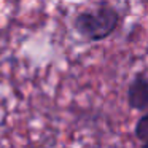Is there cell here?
Returning <instances> with one entry per match:
<instances>
[{
  "label": "cell",
  "mask_w": 148,
  "mask_h": 148,
  "mask_svg": "<svg viewBox=\"0 0 148 148\" xmlns=\"http://www.w3.org/2000/svg\"><path fill=\"white\" fill-rule=\"evenodd\" d=\"M119 24V13L112 5L99 3L94 10L81 11L73 21V27L89 42H100L110 37Z\"/></svg>",
  "instance_id": "cell-1"
},
{
  "label": "cell",
  "mask_w": 148,
  "mask_h": 148,
  "mask_svg": "<svg viewBox=\"0 0 148 148\" xmlns=\"http://www.w3.org/2000/svg\"><path fill=\"white\" fill-rule=\"evenodd\" d=\"M127 103L132 110L148 108V77L138 73L127 88Z\"/></svg>",
  "instance_id": "cell-2"
},
{
  "label": "cell",
  "mask_w": 148,
  "mask_h": 148,
  "mask_svg": "<svg viewBox=\"0 0 148 148\" xmlns=\"http://www.w3.org/2000/svg\"><path fill=\"white\" fill-rule=\"evenodd\" d=\"M135 137L138 140H143V142H148V113L143 115L137 123H135Z\"/></svg>",
  "instance_id": "cell-3"
},
{
  "label": "cell",
  "mask_w": 148,
  "mask_h": 148,
  "mask_svg": "<svg viewBox=\"0 0 148 148\" xmlns=\"http://www.w3.org/2000/svg\"><path fill=\"white\" fill-rule=\"evenodd\" d=\"M142 148H148V142H145V145H143Z\"/></svg>",
  "instance_id": "cell-4"
}]
</instances>
